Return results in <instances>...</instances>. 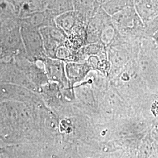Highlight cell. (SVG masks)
I'll list each match as a JSON object with an SVG mask.
<instances>
[{
	"label": "cell",
	"instance_id": "6da1fadb",
	"mask_svg": "<svg viewBox=\"0 0 158 158\" xmlns=\"http://www.w3.org/2000/svg\"><path fill=\"white\" fill-rule=\"evenodd\" d=\"M136 63L148 89L158 96V44L152 38H142Z\"/></svg>",
	"mask_w": 158,
	"mask_h": 158
},
{
	"label": "cell",
	"instance_id": "7a4b0ae2",
	"mask_svg": "<svg viewBox=\"0 0 158 158\" xmlns=\"http://www.w3.org/2000/svg\"><path fill=\"white\" fill-rule=\"evenodd\" d=\"M0 58L9 62L18 57L27 56L23 43L19 18L1 20Z\"/></svg>",
	"mask_w": 158,
	"mask_h": 158
},
{
	"label": "cell",
	"instance_id": "3957f363",
	"mask_svg": "<svg viewBox=\"0 0 158 158\" xmlns=\"http://www.w3.org/2000/svg\"><path fill=\"white\" fill-rule=\"evenodd\" d=\"M111 19L117 32L126 41L133 42L146 37L144 23L135 14L130 11L121 12L112 15Z\"/></svg>",
	"mask_w": 158,
	"mask_h": 158
},
{
	"label": "cell",
	"instance_id": "277c9868",
	"mask_svg": "<svg viewBox=\"0 0 158 158\" xmlns=\"http://www.w3.org/2000/svg\"><path fill=\"white\" fill-rule=\"evenodd\" d=\"M21 31L27 58L32 61L44 62L48 57L40 29L21 26Z\"/></svg>",
	"mask_w": 158,
	"mask_h": 158
},
{
	"label": "cell",
	"instance_id": "5b68a950",
	"mask_svg": "<svg viewBox=\"0 0 158 158\" xmlns=\"http://www.w3.org/2000/svg\"><path fill=\"white\" fill-rule=\"evenodd\" d=\"M44 41L46 56L56 59L57 49L65 44L67 35L57 26L46 27L40 29Z\"/></svg>",
	"mask_w": 158,
	"mask_h": 158
},
{
	"label": "cell",
	"instance_id": "8992f818",
	"mask_svg": "<svg viewBox=\"0 0 158 158\" xmlns=\"http://www.w3.org/2000/svg\"><path fill=\"white\" fill-rule=\"evenodd\" d=\"M111 21V17L107 15L98 9L96 13L89 19L87 23L85 31L87 44L100 42L103 29Z\"/></svg>",
	"mask_w": 158,
	"mask_h": 158
},
{
	"label": "cell",
	"instance_id": "52a82bcc",
	"mask_svg": "<svg viewBox=\"0 0 158 158\" xmlns=\"http://www.w3.org/2000/svg\"><path fill=\"white\" fill-rule=\"evenodd\" d=\"M46 72L49 79L59 81H69L66 72V62L57 59L47 57L44 61Z\"/></svg>",
	"mask_w": 158,
	"mask_h": 158
},
{
	"label": "cell",
	"instance_id": "ba28073f",
	"mask_svg": "<svg viewBox=\"0 0 158 158\" xmlns=\"http://www.w3.org/2000/svg\"><path fill=\"white\" fill-rule=\"evenodd\" d=\"M93 70L87 61L66 62V72L69 80L77 81L87 77Z\"/></svg>",
	"mask_w": 158,
	"mask_h": 158
},
{
	"label": "cell",
	"instance_id": "9c48e42d",
	"mask_svg": "<svg viewBox=\"0 0 158 158\" xmlns=\"http://www.w3.org/2000/svg\"><path fill=\"white\" fill-rule=\"evenodd\" d=\"M152 38L156 44H158V30L153 34V35L152 36Z\"/></svg>",
	"mask_w": 158,
	"mask_h": 158
}]
</instances>
